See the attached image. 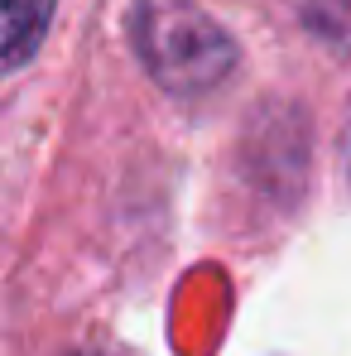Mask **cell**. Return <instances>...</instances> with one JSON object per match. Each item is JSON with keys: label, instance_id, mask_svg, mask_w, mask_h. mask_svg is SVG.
Segmentation results:
<instances>
[{"label": "cell", "instance_id": "cell-1", "mask_svg": "<svg viewBox=\"0 0 351 356\" xmlns=\"http://www.w3.org/2000/svg\"><path fill=\"white\" fill-rule=\"evenodd\" d=\"M135 39L149 72H159V82L174 92L212 87L236 58L227 34L188 0H140Z\"/></svg>", "mask_w": 351, "mask_h": 356}, {"label": "cell", "instance_id": "cell-2", "mask_svg": "<svg viewBox=\"0 0 351 356\" xmlns=\"http://www.w3.org/2000/svg\"><path fill=\"white\" fill-rule=\"evenodd\" d=\"M54 5L58 0H5L0 44H5V67L10 72H19L24 63L39 54V44L49 34V19H54Z\"/></svg>", "mask_w": 351, "mask_h": 356}, {"label": "cell", "instance_id": "cell-3", "mask_svg": "<svg viewBox=\"0 0 351 356\" xmlns=\"http://www.w3.org/2000/svg\"><path fill=\"white\" fill-rule=\"evenodd\" d=\"M347 154H351V135H347Z\"/></svg>", "mask_w": 351, "mask_h": 356}]
</instances>
